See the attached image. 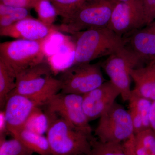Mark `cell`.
Instances as JSON below:
<instances>
[{"instance_id": "obj_23", "label": "cell", "mask_w": 155, "mask_h": 155, "mask_svg": "<svg viewBox=\"0 0 155 155\" xmlns=\"http://www.w3.org/2000/svg\"><path fill=\"white\" fill-rule=\"evenodd\" d=\"M34 9L40 21L49 27L54 26V23L59 15L54 6L49 0H39Z\"/></svg>"}, {"instance_id": "obj_26", "label": "cell", "mask_w": 155, "mask_h": 155, "mask_svg": "<svg viewBox=\"0 0 155 155\" xmlns=\"http://www.w3.org/2000/svg\"><path fill=\"white\" fill-rule=\"evenodd\" d=\"M146 25L155 20V0H141Z\"/></svg>"}, {"instance_id": "obj_5", "label": "cell", "mask_w": 155, "mask_h": 155, "mask_svg": "<svg viewBox=\"0 0 155 155\" xmlns=\"http://www.w3.org/2000/svg\"><path fill=\"white\" fill-rule=\"evenodd\" d=\"M48 40L17 39L0 44V61L15 75L45 61V45Z\"/></svg>"}, {"instance_id": "obj_6", "label": "cell", "mask_w": 155, "mask_h": 155, "mask_svg": "<svg viewBox=\"0 0 155 155\" xmlns=\"http://www.w3.org/2000/svg\"><path fill=\"white\" fill-rule=\"evenodd\" d=\"M99 119L94 135L100 141L122 143L134 134L128 111L116 101Z\"/></svg>"}, {"instance_id": "obj_22", "label": "cell", "mask_w": 155, "mask_h": 155, "mask_svg": "<svg viewBox=\"0 0 155 155\" xmlns=\"http://www.w3.org/2000/svg\"><path fill=\"white\" fill-rule=\"evenodd\" d=\"M34 153L18 139L7 140L6 136H0V155H33Z\"/></svg>"}, {"instance_id": "obj_4", "label": "cell", "mask_w": 155, "mask_h": 155, "mask_svg": "<svg viewBox=\"0 0 155 155\" xmlns=\"http://www.w3.org/2000/svg\"><path fill=\"white\" fill-rule=\"evenodd\" d=\"M114 0H88L55 26L58 31L74 34L93 28L107 27L116 4Z\"/></svg>"}, {"instance_id": "obj_7", "label": "cell", "mask_w": 155, "mask_h": 155, "mask_svg": "<svg viewBox=\"0 0 155 155\" xmlns=\"http://www.w3.org/2000/svg\"><path fill=\"white\" fill-rule=\"evenodd\" d=\"M140 59L125 45L116 52L108 56L101 64L110 78V81L118 89L124 101H127L132 90L130 88V72L140 63Z\"/></svg>"}, {"instance_id": "obj_15", "label": "cell", "mask_w": 155, "mask_h": 155, "mask_svg": "<svg viewBox=\"0 0 155 155\" xmlns=\"http://www.w3.org/2000/svg\"><path fill=\"white\" fill-rule=\"evenodd\" d=\"M130 76L134 82L132 91L151 101H155V62L134 68Z\"/></svg>"}, {"instance_id": "obj_27", "label": "cell", "mask_w": 155, "mask_h": 155, "mask_svg": "<svg viewBox=\"0 0 155 155\" xmlns=\"http://www.w3.org/2000/svg\"><path fill=\"white\" fill-rule=\"evenodd\" d=\"M134 135L130 139L122 143L124 150L127 155H137L134 147Z\"/></svg>"}, {"instance_id": "obj_28", "label": "cell", "mask_w": 155, "mask_h": 155, "mask_svg": "<svg viewBox=\"0 0 155 155\" xmlns=\"http://www.w3.org/2000/svg\"><path fill=\"white\" fill-rule=\"evenodd\" d=\"M8 134L7 122L4 110L0 111V136H6Z\"/></svg>"}, {"instance_id": "obj_8", "label": "cell", "mask_w": 155, "mask_h": 155, "mask_svg": "<svg viewBox=\"0 0 155 155\" xmlns=\"http://www.w3.org/2000/svg\"><path fill=\"white\" fill-rule=\"evenodd\" d=\"M101 64L71 65L62 72L60 78L61 92L83 96L105 81Z\"/></svg>"}, {"instance_id": "obj_31", "label": "cell", "mask_w": 155, "mask_h": 155, "mask_svg": "<svg viewBox=\"0 0 155 155\" xmlns=\"http://www.w3.org/2000/svg\"><path fill=\"white\" fill-rule=\"evenodd\" d=\"M153 62H155V60H154V61H153ZM152 63V62H151Z\"/></svg>"}, {"instance_id": "obj_3", "label": "cell", "mask_w": 155, "mask_h": 155, "mask_svg": "<svg viewBox=\"0 0 155 155\" xmlns=\"http://www.w3.org/2000/svg\"><path fill=\"white\" fill-rule=\"evenodd\" d=\"M61 89V81L54 77L51 68L44 61L17 75L16 87L12 94L28 97L42 106Z\"/></svg>"}, {"instance_id": "obj_20", "label": "cell", "mask_w": 155, "mask_h": 155, "mask_svg": "<svg viewBox=\"0 0 155 155\" xmlns=\"http://www.w3.org/2000/svg\"><path fill=\"white\" fill-rule=\"evenodd\" d=\"M31 17L29 9L15 8L0 3V28L8 27Z\"/></svg>"}, {"instance_id": "obj_10", "label": "cell", "mask_w": 155, "mask_h": 155, "mask_svg": "<svg viewBox=\"0 0 155 155\" xmlns=\"http://www.w3.org/2000/svg\"><path fill=\"white\" fill-rule=\"evenodd\" d=\"M146 25L141 0H129L116 4L107 28L123 37Z\"/></svg>"}, {"instance_id": "obj_19", "label": "cell", "mask_w": 155, "mask_h": 155, "mask_svg": "<svg viewBox=\"0 0 155 155\" xmlns=\"http://www.w3.org/2000/svg\"><path fill=\"white\" fill-rule=\"evenodd\" d=\"M134 147L137 155H155V134L151 128L134 135Z\"/></svg>"}, {"instance_id": "obj_18", "label": "cell", "mask_w": 155, "mask_h": 155, "mask_svg": "<svg viewBox=\"0 0 155 155\" xmlns=\"http://www.w3.org/2000/svg\"><path fill=\"white\" fill-rule=\"evenodd\" d=\"M16 86V75L0 61V108L4 110L9 96Z\"/></svg>"}, {"instance_id": "obj_9", "label": "cell", "mask_w": 155, "mask_h": 155, "mask_svg": "<svg viewBox=\"0 0 155 155\" xmlns=\"http://www.w3.org/2000/svg\"><path fill=\"white\" fill-rule=\"evenodd\" d=\"M82 96L58 93L45 103V111L57 114L78 129L92 135V129L84 110Z\"/></svg>"}, {"instance_id": "obj_29", "label": "cell", "mask_w": 155, "mask_h": 155, "mask_svg": "<svg viewBox=\"0 0 155 155\" xmlns=\"http://www.w3.org/2000/svg\"><path fill=\"white\" fill-rule=\"evenodd\" d=\"M150 126L155 134V101H153L150 114Z\"/></svg>"}, {"instance_id": "obj_12", "label": "cell", "mask_w": 155, "mask_h": 155, "mask_svg": "<svg viewBox=\"0 0 155 155\" xmlns=\"http://www.w3.org/2000/svg\"><path fill=\"white\" fill-rule=\"evenodd\" d=\"M37 107L41 106L28 97L17 94H11L2 110L9 134L12 136L24 128L30 114Z\"/></svg>"}, {"instance_id": "obj_13", "label": "cell", "mask_w": 155, "mask_h": 155, "mask_svg": "<svg viewBox=\"0 0 155 155\" xmlns=\"http://www.w3.org/2000/svg\"><path fill=\"white\" fill-rule=\"evenodd\" d=\"M58 31L54 25L49 27L38 19L31 17L8 27L0 28V35L17 39L38 41L49 39Z\"/></svg>"}, {"instance_id": "obj_2", "label": "cell", "mask_w": 155, "mask_h": 155, "mask_svg": "<svg viewBox=\"0 0 155 155\" xmlns=\"http://www.w3.org/2000/svg\"><path fill=\"white\" fill-rule=\"evenodd\" d=\"M48 119L46 137L52 155H86L92 135L74 127L57 114L45 111Z\"/></svg>"}, {"instance_id": "obj_16", "label": "cell", "mask_w": 155, "mask_h": 155, "mask_svg": "<svg viewBox=\"0 0 155 155\" xmlns=\"http://www.w3.org/2000/svg\"><path fill=\"white\" fill-rule=\"evenodd\" d=\"M127 110L133 123L134 134L150 128V114L152 101L131 91Z\"/></svg>"}, {"instance_id": "obj_21", "label": "cell", "mask_w": 155, "mask_h": 155, "mask_svg": "<svg viewBox=\"0 0 155 155\" xmlns=\"http://www.w3.org/2000/svg\"><path fill=\"white\" fill-rule=\"evenodd\" d=\"M40 107H36L32 111L25 123L24 128L44 135L47 131L48 119L46 114Z\"/></svg>"}, {"instance_id": "obj_24", "label": "cell", "mask_w": 155, "mask_h": 155, "mask_svg": "<svg viewBox=\"0 0 155 155\" xmlns=\"http://www.w3.org/2000/svg\"><path fill=\"white\" fill-rule=\"evenodd\" d=\"M54 6L59 16L66 18L82 3L88 0H49Z\"/></svg>"}, {"instance_id": "obj_1", "label": "cell", "mask_w": 155, "mask_h": 155, "mask_svg": "<svg viewBox=\"0 0 155 155\" xmlns=\"http://www.w3.org/2000/svg\"><path fill=\"white\" fill-rule=\"evenodd\" d=\"M73 35L75 38V51L71 65L90 63L125 46L123 38L107 27L90 28Z\"/></svg>"}, {"instance_id": "obj_25", "label": "cell", "mask_w": 155, "mask_h": 155, "mask_svg": "<svg viewBox=\"0 0 155 155\" xmlns=\"http://www.w3.org/2000/svg\"><path fill=\"white\" fill-rule=\"evenodd\" d=\"M39 0H0V3L15 8H34Z\"/></svg>"}, {"instance_id": "obj_14", "label": "cell", "mask_w": 155, "mask_h": 155, "mask_svg": "<svg viewBox=\"0 0 155 155\" xmlns=\"http://www.w3.org/2000/svg\"><path fill=\"white\" fill-rule=\"evenodd\" d=\"M125 45L147 64L155 60V20L123 37Z\"/></svg>"}, {"instance_id": "obj_11", "label": "cell", "mask_w": 155, "mask_h": 155, "mask_svg": "<svg viewBox=\"0 0 155 155\" xmlns=\"http://www.w3.org/2000/svg\"><path fill=\"white\" fill-rule=\"evenodd\" d=\"M120 95V92L110 81L82 96L84 110L89 122L100 118Z\"/></svg>"}, {"instance_id": "obj_30", "label": "cell", "mask_w": 155, "mask_h": 155, "mask_svg": "<svg viewBox=\"0 0 155 155\" xmlns=\"http://www.w3.org/2000/svg\"><path fill=\"white\" fill-rule=\"evenodd\" d=\"M116 1L117 2H127V1H129V0H114Z\"/></svg>"}, {"instance_id": "obj_17", "label": "cell", "mask_w": 155, "mask_h": 155, "mask_svg": "<svg viewBox=\"0 0 155 155\" xmlns=\"http://www.w3.org/2000/svg\"><path fill=\"white\" fill-rule=\"evenodd\" d=\"M19 139L34 153L40 155H52L46 137L23 128L12 135Z\"/></svg>"}]
</instances>
